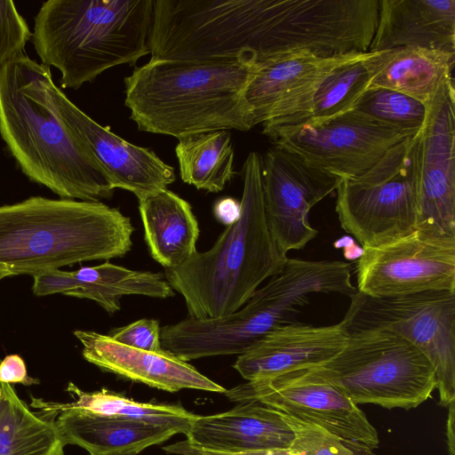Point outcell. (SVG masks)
Masks as SVG:
<instances>
[{
    "label": "cell",
    "instance_id": "cell-36",
    "mask_svg": "<svg viewBox=\"0 0 455 455\" xmlns=\"http://www.w3.org/2000/svg\"><path fill=\"white\" fill-rule=\"evenodd\" d=\"M355 238H353L352 236L350 235H344L342 237H340L339 239L336 240L333 243V246L336 248V249H343L350 244H352L353 243H355Z\"/></svg>",
    "mask_w": 455,
    "mask_h": 455
},
{
    "label": "cell",
    "instance_id": "cell-21",
    "mask_svg": "<svg viewBox=\"0 0 455 455\" xmlns=\"http://www.w3.org/2000/svg\"><path fill=\"white\" fill-rule=\"evenodd\" d=\"M54 421L65 445L79 446L91 455H138L178 434L143 421L81 411L61 412Z\"/></svg>",
    "mask_w": 455,
    "mask_h": 455
},
{
    "label": "cell",
    "instance_id": "cell-27",
    "mask_svg": "<svg viewBox=\"0 0 455 455\" xmlns=\"http://www.w3.org/2000/svg\"><path fill=\"white\" fill-rule=\"evenodd\" d=\"M175 154L181 180L197 189L218 193L234 175V149L226 130L178 140Z\"/></svg>",
    "mask_w": 455,
    "mask_h": 455
},
{
    "label": "cell",
    "instance_id": "cell-19",
    "mask_svg": "<svg viewBox=\"0 0 455 455\" xmlns=\"http://www.w3.org/2000/svg\"><path fill=\"white\" fill-rule=\"evenodd\" d=\"M370 54L328 70L280 101L261 124L262 132L320 123L350 110L370 86Z\"/></svg>",
    "mask_w": 455,
    "mask_h": 455
},
{
    "label": "cell",
    "instance_id": "cell-7",
    "mask_svg": "<svg viewBox=\"0 0 455 455\" xmlns=\"http://www.w3.org/2000/svg\"><path fill=\"white\" fill-rule=\"evenodd\" d=\"M417 140L418 134L405 138L363 174L340 180L335 211L340 227L362 247L377 246L416 230Z\"/></svg>",
    "mask_w": 455,
    "mask_h": 455
},
{
    "label": "cell",
    "instance_id": "cell-12",
    "mask_svg": "<svg viewBox=\"0 0 455 455\" xmlns=\"http://www.w3.org/2000/svg\"><path fill=\"white\" fill-rule=\"evenodd\" d=\"M261 176L267 226L279 251L287 256L317 235L309 211L336 190L341 180L276 146L262 156Z\"/></svg>",
    "mask_w": 455,
    "mask_h": 455
},
{
    "label": "cell",
    "instance_id": "cell-9",
    "mask_svg": "<svg viewBox=\"0 0 455 455\" xmlns=\"http://www.w3.org/2000/svg\"><path fill=\"white\" fill-rule=\"evenodd\" d=\"M224 395L235 403H263L371 450L379 444L376 428L358 404L307 368L273 379L246 381L226 389Z\"/></svg>",
    "mask_w": 455,
    "mask_h": 455
},
{
    "label": "cell",
    "instance_id": "cell-2",
    "mask_svg": "<svg viewBox=\"0 0 455 455\" xmlns=\"http://www.w3.org/2000/svg\"><path fill=\"white\" fill-rule=\"evenodd\" d=\"M256 64L148 60L124 77V104L139 130L179 139L219 130L249 131L244 91Z\"/></svg>",
    "mask_w": 455,
    "mask_h": 455
},
{
    "label": "cell",
    "instance_id": "cell-1",
    "mask_svg": "<svg viewBox=\"0 0 455 455\" xmlns=\"http://www.w3.org/2000/svg\"><path fill=\"white\" fill-rule=\"evenodd\" d=\"M49 67L22 53L0 69V135L20 171L63 199L100 202L111 188L61 118Z\"/></svg>",
    "mask_w": 455,
    "mask_h": 455
},
{
    "label": "cell",
    "instance_id": "cell-3",
    "mask_svg": "<svg viewBox=\"0 0 455 455\" xmlns=\"http://www.w3.org/2000/svg\"><path fill=\"white\" fill-rule=\"evenodd\" d=\"M261 166L262 156L251 152L243 167L240 217L226 227L212 248L196 251L176 268L164 269L170 286L184 298L188 317L212 319L234 313L286 261L267 226Z\"/></svg>",
    "mask_w": 455,
    "mask_h": 455
},
{
    "label": "cell",
    "instance_id": "cell-16",
    "mask_svg": "<svg viewBox=\"0 0 455 455\" xmlns=\"http://www.w3.org/2000/svg\"><path fill=\"white\" fill-rule=\"evenodd\" d=\"M74 335L83 345L84 358L104 371L172 393L182 389L226 391L193 365L164 350L135 348L93 331L76 330Z\"/></svg>",
    "mask_w": 455,
    "mask_h": 455
},
{
    "label": "cell",
    "instance_id": "cell-11",
    "mask_svg": "<svg viewBox=\"0 0 455 455\" xmlns=\"http://www.w3.org/2000/svg\"><path fill=\"white\" fill-rule=\"evenodd\" d=\"M355 272L357 291L390 298L430 291H455V238L414 230L387 243L363 247Z\"/></svg>",
    "mask_w": 455,
    "mask_h": 455
},
{
    "label": "cell",
    "instance_id": "cell-28",
    "mask_svg": "<svg viewBox=\"0 0 455 455\" xmlns=\"http://www.w3.org/2000/svg\"><path fill=\"white\" fill-rule=\"evenodd\" d=\"M280 414L294 434L287 449L221 452L199 450L178 442L163 450L179 455H376L373 450L343 440L314 423Z\"/></svg>",
    "mask_w": 455,
    "mask_h": 455
},
{
    "label": "cell",
    "instance_id": "cell-29",
    "mask_svg": "<svg viewBox=\"0 0 455 455\" xmlns=\"http://www.w3.org/2000/svg\"><path fill=\"white\" fill-rule=\"evenodd\" d=\"M351 109L385 126L414 136L425 124L428 107L402 92L370 85Z\"/></svg>",
    "mask_w": 455,
    "mask_h": 455
},
{
    "label": "cell",
    "instance_id": "cell-10",
    "mask_svg": "<svg viewBox=\"0 0 455 455\" xmlns=\"http://www.w3.org/2000/svg\"><path fill=\"white\" fill-rule=\"evenodd\" d=\"M265 135L274 146L340 180L363 174L391 148L411 136L352 109L320 123L281 128Z\"/></svg>",
    "mask_w": 455,
    "mask_h": 455
},
{
    "label": "cell",
    "instance_id": "cell-30",
    "mask_svg": "<svg viewBox=\"0 0 455 455\" xmlns=\"http://www.w3.org/2000/svg\"><path fill=\"white\" fill-rule=\"evenodd\" d=\"M32 37L29 27L12 0H0V69L23 53Z\"/></svg>",
    "mask_w": 455,
    "mask_h": 455
},
{
    "label": "cell",
    "instance_id": "cell-32",
    "mask_svg": "<svg viewBox=\"0 0 455 455\" xmlns=\"http://www.w3.org/2000/svg\"><path fill=\"white\" fill-rule=\"evenodd\" d=\"M0 382L31 386L38 384L39 380L28 375L22 357L13 354L6 355L0 361Z\"/></svg>",
    "mask_w": 455,
    "mask_h": 455
},
{
    "label": "cell",
    "instance_id": "cell-25",
    "mask_svg": "<svg viewBox=\"0 0 455 455\" xmlns=\"http://www.w3.org/2000/svg\"><path fill=\"white\" fill-rule=\"evenodd\" d=\"M66 391L72 397L71 402L32 396L29 407L51 420L64 411H81L143 421L172 428L185 435L198 416L180 405L136 402L107 388L88 392L69 382Z\"/></svg>",
    "mask_w": 455,
    "mask_h": 455
},
{
    "label": "cell",
    "instance_id": "cell-24",
    "mask_svg": "<svg viewBox=\"0 0 455 455\" xmlns=\"http://www.w3.org/2000/svg\"><path fill=\"white\" fill-rule=\"evenodd\" d=\"M366 52L321 57L303 52L256 65L244 91L253 126L262 124L280 101L328 70L364 56Z\"/></svg>",
    "mask_w": 455,
    "mask_h": 455
},
{
    "label": "cell",
    "instance_id": "cell-22",
    "mask_svg": "<svg viewBox=\"0 0 455 455\" xmlns=\"http://www.w3.org/2000/svg\"><path fill=\"white\" fill-rule=\"evenodd\" d=\"M454 53L418 47L371 52L366 59L371 86L402 92L427 107L446 84L454 82Z\"/></svg>",
    "mask_w": 455,
    "mask_h": 455
},
{
    "label": "cell",
    "instance_id": "cell-20",
    "mask_svg": "<svg viewBox=\"0 0 455 455\" xmlns=\"http://www.w3.org/2000/svg\"><path fill=\"white\" fill-rule=\"evenodd\" d=\"M399 47L455 54V0H379L368 52Z\"/></svg>",
    "mask_w": 455,
    "mask_h": 455
},
{
    "label": "cell",
    "instance_id": "cell-37",
    "mask_svg": "<svg viewBox=\"0 0 455 455\" xmlns=\"http://www.w3.org/2000/svg\"><path fill=\"white\" fill-rule=\"evenodd\" d=\"M4 277H6V275L3 272H0V280H2Z\"/></svg>",
    "mask_w": 455,
    "mask_h": 455
},
{
    "label": "cell",
    "instance_id": "cell-23",
    "mask_svg": "<svg viewBox=\"0 0 455 455\" xmlns=\"http://www.w3.org/2000/svg\"><path fill=\"white\" fill-rule=\"evenodd\" d=\"M138 201L151 257L164 269L187 262L197 251L199 236L198 222L190 204L167 188Z\"/></svg>",
    "mask_w": 455,
    "mask_h": 455
},
{
    "label": "cell",
    "instance_id": "cell-8",
    "mask_svg": "<svg viewBox=\"0 0 455 455\" xmlns=\"http://www.w3.org/2000/svg\"><path fill=\"white\" fill-rule=\"evenodd\" d=\"M343 318L348 331L385 330L407 339L431 363L439 403L455 401V291L373 298L358 291Z\"/></svg>",
    "mask_w": 455,
    "mask_h": 455
},
{
    "label": "cell",
    "instance_id": "cell-4",
    "mask_svg": "<svg viewBox=\"0 0 455 455\" xmlns=\"http://www.w3.org/2000/svg\"><path fill=\"white\" fill-rule=\"evenodd\" d=\"M134 228L100 202L31 196L0 206V272L31 275L124 256Z\"/></svg>",
    "mask_w": 455,
    "mask_h": 455
},
{
    "label": "cell",
    "instance_id": "cell-18",
    "mask_svg": "<svg viewBox=\"0 0 455 455\" xmlns=\"http://www.w3.org/2000/svg\"><path fill=\"white\" fill-rule=\"evenodd\" d=\"M33 292L36 296L61 293L88 299L108 314L120 310L124 296L140 295L167 299L175 295L164 275L138 271L106 261L75 271L55 269L33 276Z\"/></svg>",
    "mask_w": 455,
    "mask_h": 455
},
{
    "label": "cell",
    "instance_id": "cell-6",
    "mask_svg": "<svg viewBox=\"0 0 455 455\" xmlns=\"http://www.w3.org/2000/svg\"><path fill=\"white\" fill-rule=\"evenodd\" d=\"M307 369L356 404L410 410L429 399L436 389L429 360L407 339L385 330L348 331L338 355Z\"/></svg>",
    "mask_w": 455,
    "mask_h": 455
},
{
    "label": "cell",
    "instance_id": "cell-15",
    "mask_svg": "<svg viewBox=\"0 0 455 455\" xmlns=\"http://www.w3.org/2000/svg\"><path fill=\"white\" fill-rule=\"evenodd\" d=\"M347 338L343 320L323 326L292 322L262 337L233 367L246 381L273 379L323 364L342 350Z\"/></svg>",
    "mask_w": 455,
    "mask_h": 455
},
{
    "label": "cell",
    "instance_id": "cell-5",
    "mask_svg": "<svg viewBox=\"0 0 455 455\" xmlns=\"http://www.w3.org/2000/svg\"><path fill=\"white\" fill-rule=\"evenodd\" d=\"M153 12L154 0H48L31 38L42 64L60 72L63 88L76 90L150 53Z\"/></svg>",
    "mask_w": 455,
    "mask_h": 455
},
{
    "label": "cell",
    "instance_id": "cell-35",
    "mask_svg": "<svg viewBox=\"0 0 455 455\" xmlns=\"http://www.w3.org/2000/svg\"><path fill=\"white\" fill-rule=\"evenodd\" d=\"M363 248L358 245L355 242L352 244L343 248V254L345 259L348 260H358L363 255Z\"/></svg>",
    "mask_w": 455,
    "mask_h": 455
},
{
    "label": "cell",
    "instance_id": "cell-38",
    "mask_svg": "<svg viewBox=\"0 0 455 455\" xmlns=\"http://www.w3.org/2000/svg\"><path fill=\"white\" fill-rule=\"evenodd\" d=\"M115 455H137V454H132V453H123V454H115Z\"/></svg>",
    "mask_w": 455,
    "mask_h": 455
},
{
    "label": "cell",
    "instance_id": "cell-33",
    "mask_svg": "<svg viewBox=\"0 0 455 455\" xmlns=\"http://www.w3.org/2000/svg\"><path fill=\"white\" fill-rule=\"evenodd\" d=\"M215 217L226 227L235 223L240 217V202L231 197L218 201L213 208Z\"/></svg>",
    "mask_w": 455,
    "mask_h": 455
},
{
    "label": "cell",
    "instance_id": "cell-26",
    "mask_svg": "<svg viewBox=\"0 0 455 455\" xmlns=\"http://www.w3.org/2000/svg\"><path fill=\"white\" fill-rule=\"evenodd\" d=\"M54 420L32 411L10 384L0 382V455H64Z\"/></svg>",
    "mask_w": 455,
    "mask_h": 455
},
{
    "label": "cell",
    "instance_id": "cell-17",
    "mask_svg": "<svg viewBox=\"0 0 455 455\" xmlns=\"http://www.w3.org/2000/svg\"><path fill=\"white\" fill-rule=\"evenodd\" d=\"M186 436L181 442L188 447L239 452L287 449L294 434L278 411L249 401L224 412L198 415Z\"/></svg>",
    "mask_w": 455,
    "mask_h": 455
},
{
    "label": "cell",
    "instance_id": "cell-31",
    "mask_svg": "<svg viewBox=\"0 0 455 455\" xmlns=\"http://www.w3.org/2000/svg\"><path fill=\"white\" fill-rule=\"evenodd\" d=\"M161 326L156 319H140L117 328L109 334L116 341L148 351H162Z\"/></svg>",
    "mask_w": 455,
    "mask_h": 455
},
{
    "label": "cell",
    "instance_id": "cell-14",
    "mask_svg": "<svg viewBox=\"0 0 455 455\" xmlns=\"http://www.w3.org/2000/svg\"><path fill=\"white\" fill-rule=\"evenodd\" d=\"M52 94L61 118L86 146L113 189L127 190L140 200L175 181L174 169L153 150L132 144L96 123L56 84Z\"/></svg>",
    "mask_w": 455,
    "mask_h": 455
},
{
    "label": "cell",
    "instance_id": "cell-34",
    "mask_svg": "<svg viewBox=\"0 0 455 455\" xmlns=\"http://www.w3.org/2000/svg\"><path fill=\"white\" fill-rule=\"evenodd\" d=\"M448 417L446 420V442L449 455H455V435H454V421H455V405L454 401L448 406Z\"/></svg>",
    "mask_w": 455,
    "mask_h": 455
},
{
    "label": "cell",
    "instance_id": "cell-13",
    "mask_svg": "<svg viewBox=\"0 0 455 455\" xmlns=\"http://www.w3.org/2000/svg\"><path fill=\"white\" fill-rule=\"evenodd\" d=\"M454 82L446 84L428 107L417 140L419 178L416 229L455 238Z\"/></svg>",
    "mask_w": 455,
    "mask_h": 455
}]
</instances>
